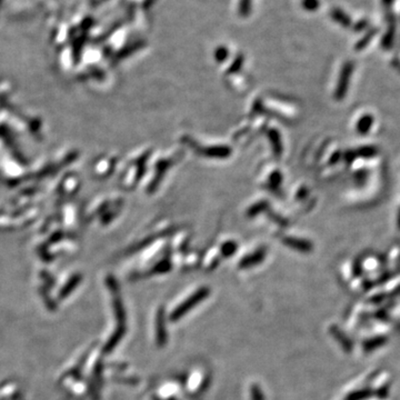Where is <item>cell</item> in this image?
Listing matches in <instances>:
<instances>
[{"label":"cell","mask_w":400,"mask_h":400,"mask_svg":"<svg viewBox=\"0 0 400 400\" xmlns=\"http://www.w3.org/2000/svg\"><path fill=\"white\" fill-rule=\"evenodd\" d=\"M208 293H209V290L207 288H201L198 290V292L193 293L192 296L188 299V300L184 301L182 305H180L179 307H177V308L172 311L170 319L172 320V321H176V320L182 318L185 314H187L189 310L193 308L195 306H197L201 300H203V299L207 297Z\"/></svg>","instance_id":"6da1fadb"},{"label":"cell","mask_w":400,"mask_h":400,"mask_svg":"<svg viewBox=\"0 0 400 400\" xmlns=\"http://www.w3.org/2000/svg\"><path fill=\"white\" fill-rule=\"evenodd\" d=\"M352 69H353V66L350 61H348L347 64H345V66L343 67L342 74H340L338 89H337L340 98H342V97L345 95V92H346L347 90L348 85H349V80H350V76L352 74Z\"/></svg>","instance_id":"7a4b0ae2"},{"label":"cell","mask_w":400,"mask_h":400,"mask_svg":"<svg viewBox=\"0 0 400 400\" xmlns=\"http://www.w3.org/2000/svg\"><path fill=\"white\" fill-rule=\"evenodd\" d=\"M331 335L334 336V338L340 344V346L343 347V349L346 352H350L352 350V342L348 337L344 334V332L339 329L338 327L332 326L330 328Z\"/></svg>","instance_id":"3957f363"},{"label":"cell","mask_w":400,"mask_h":400,"mask_svg":"<svg viewBox=\"0 0 400 400\" xmlns=\"http://www.w3.org/2000/svg\"><path fill=\"white\" fill-rule=\"evenodd\" d=\"M388 342V338L386 336H377L373 337V338H370L365 340L363 343V349L366 352H372L373 350H377V349L381 348L384 345Z\"/></svg>","instance_id":"277c9868"},{"label":"cell","mask_w":400,"mask_h":400,"mask_svg":"<svg viewBox=\"0 0 400 400\" xmlns=\"http://www.w3.org/2000/svg\"><path fill=\"white\" fill-rule=\"evenodd\" d=\"M157 321H156V336H157V343L159 346H162L166 343L167 335L165 330V319H163L162 310H159L157 315Z\"/></svg>","instance_id":"5b68a950"},{"label":"cell","mask_w":400,"mask_h":400,"mask_svg":"<svg viewBox=\"0 0 400 400\" xmlns=\"http://www.w3.org/2000/svg\"><path fill=\"white\" fill-rule=\"evenodd\" d=\"M373 396H374L373 390H372L370 388H365V389L352 391V393L348 394L346 400H368L369 398H372Z\"/></svg>","instance_id":"8992f818"},{"label":"cell","mask_w":400,"mask_h":400,"mask_svg":"<svg viewBox=\"0 0 400 400\" xmlns=\"http://www.w3.org/2000/svg\"><path fill=\"white\" fill-rule=\"evenodd\" d=\"M330 15H331V18L334 19L335 22H337L340 25H343L344 27H348L351 23L350 18H349V17L346 14H345L343 10H340L339 8H335V9H332L331 12H330Z\"/></svg>","instance_id":"52a82bcc"},{"label":"cell","mask_w":400,"mask_h":400,"mask_svg":"<svg viewBox=\"0 0 400 400\" xmlns=\"http://www.w3.org/2000/svg\"><path fill=\"white\" fill-rule=\"evenodd\" d=\"M372 124H373V117L369 116V115L365 116V117L361 118V119L359 120V123H358L357 130L360 133L365 134L370 129V127H372Z\"/></svg>","instance_id":"ba28073f"},{"label":"cell","mask_w":400,"mask_h":400,"mask_svg":"<svg viewBox=\"0 0 400 400\" xmlns=\"http://www.w3.org/2000/svg\"><path fill=\"white\" fill-rule=\"evenodd\" d=\"M251 2L252 0H240L239 1V15L242 17H247L251 11Z\"/></svg>","instance_id":"9c48e42d"},{"label":"cell","mask_w":400,"mask_h":400,"mask_svg":"<svg viewBox=\"0 0 400 400\" xmlns=\"http://www.w3.org/2000/svg\"><path fill=\"white\" fill-rule=\"evenodd\" d=\"M301 5L307 11H316L320 6V1L319 0H302Z\"/></svg>","instance_id":"30bf717a"},{"label":"cell","mask_w":400,"mask_h":400,"mask_svg":"<svg viewBox=\"0 0 400 400\" xmlns=\"http://www.w3.org/2000/svg\"><path fill=\"white\" fill-rule=\"evenodd\" d=\"M374 396H376L378 399L385 400L389 396V385L387 384V385L381 386L380 388H378L376 391H374Z\"/></svg>","instance_id":"8fae6325"},{"label":"cell","mask_w":400,"mask_h":400,"mask_svg":"<svg viewBox=\"0 0 400 400\" xmlns=\"http://www.w3.org/2000/svg\"><path fill=\"white\" fill-rule=\"evenodd\" d=\"M251 399L252 400H264V395L262 393V390L258 386L254 385L251 387Z\"/></svg>","instance_id":"7c38bea8"},{"label":"cell","mask_w":400,"mask_h":400,"mask_svg":"<svg viewBox=\"0 0 400 400\" xmlns=\"http://www.w3.org/2000/svg\"><path fill=\"white\" fill-rule=\"evenodd\" d=\"M374 33H376V30L370 31V32L368 33V35L366 36V37L364 38V39L360 41V43H359V46H358L357 48H358V49H360V48H363L364 46H366V44H368V41H369L370 39H372V38H373V35H374Z\"/></svg>","instance_id":"4fadbf2b"},{"label":"cell","mask_w":400,"mask_h":400,"mask_svg":"<svg viewBox=\"0 0 400 400\" xmlns=\"http://www.w3.org/2000/svg\"><path fill=\"white\" fill-rule=\"evenodd\" d=\"M394 1L395 0H381V3L384 5L386 9H389V8H391V6H393Z\"/></svg>","instance_id":"5bb4252c"}]
</instances>
